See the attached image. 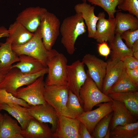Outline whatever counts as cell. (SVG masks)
<instances>
[{"mask_svg":"<svg viewBox=\"0 0 138 138\" xmlns=\"http://www.w3.org/2000/svg\"><path fill=\"white\" fill-rule=\"evenodd\" d=\"M86 28L80 13H76L63 20L60 27L61 42L68 54L72 55L74 53L76 40L86 32Z\"/></svg>","mask_w":138,"mask_h":138,"instance_id":"obj_1","label":"cell"},{"mask_svg":"<svg viewBox=\"0 0 138 138\" xmlns=\"http://www.w3.org/2000/svg\"><path fill=\"white\" fill-rule=\"evenodd\" d=\"M12 47L14 52L18 56L24 54L32 57L46 67H47L46 63L49 58L57 51L54 49L49 51L46 49L39 28L34 32L32 38L27 42L19 45H12Z\"/></svg>","mask_w":138,"mask_h":138,"instance_id":"obj_2","label":"cell"},{"mask_svg":"<svg viewBox=\"0 0 138 138\" xmlns=\"http://www.w3.org/2000/svg\"><path fill=\"white\" fill-rule=\"evenodd\" d=\"M48 72L47 67L37 73L27 75L23 74L17 68H13L1 80L0 89H5L15 97L17 90L19 88L30 84L40 77L47 74Z\"/></svg>","mask_w":138,"mask_h":138,"instance_id":"obj_3","label":"cell"},{"mask_svg":"<svg viewBox=\"0 0 138 138\" xmlns=\"http://www.w3.org/2000/svg\"><path fill=\"white\" fill-rule=\"evenodd\" d=\"M67 59L62 53L57 51L51 55L46 63L48 72L45 85H67Z\"/></svg>","mask_w":138,"mask_h":138,"instance_id":"obj_4","label":"cell"},{"mask_svg":"<svg viewBox=\"0 0 138 138\" xmlns=\"http://www.w3.org/2000/svg\"><path fill=\"white\" fill-rule=\"evenodd\" d=\"M87 78L79 91L81 104L84 112L91 110L93 108L102 102L112 101V99L103 93L87 71Z\"/></svg>","mask_w":138,"mask_h":138,"instance_id":"obj_5","label":"cell"},{"mask_svg":"<svg viewBox=\"0 0 138 138\" xmlns=\"http://www.w3.org/2000/svg\"><path fill=\"white\" fill-rule=\"evenodd\" d=\"M60 23L54 14L48 12L45 13L39 27L43 44L48 51H50L54 44L60 32Z\"/></svg>","mask_w":138,"mask_h":138,"instance_id":"obj_6","label":"cell"},{"mask_svg":"<svg viewBox=\"0 0 138 138\" xmlns=\"http://www.w3.org/2000/svg\"><path fill=\"white\" fill-rule=\"evenodd\" d=\"M44 75L41 76L25 87L17 90L15 97L22 99L31 106L45 104L43 91L45 85Z\"/></svg>","mask_w":138,"mask_h":138,"instance_id":"obj_7","label":"cell"},{"mask_svg":"<svg viewBox=\"0 0 138 138\" xmlns=\"http://www.w3.org/2000/svg\"><path fill=\"white\" fill-rule=\"evenodd\" d=\"M69 89L67 85H45L43 95L45 100L58 114L65 108Z\"/></svg>","mask_w":138,"mask_h":138,"instance_id":"obj_8","label":"cell"},{"mask_svg":"<svg viewBox=\"0 0 138 138\" xmlns=\"http://www.w3.org/2000/svg\"><path fill=\"white\" fill-rule=\"evenodd\" d=\"M84 65L82 61L77 60L67 65L66 68L67 85L69 90L77 96L81 104L79 91L87 78Z\"/></svg>","mask_w":138,"mask_h":138,"instance_id":"obj_9","label":"cell"},{"mask_svg":"<svg viewBox=\"0 0 138 138\" xmlns=\"http://www.w3.org/2000/svg\"><path fill=\"white\" fill-rule=\"evenodd\" d=\"M87 68V72L99 89L102 91L103 82L105 75L107 62L90 54H85L82 61Z\"/></svg>","mask_w":138,"mask_h":138,"instance_id":"obj_10","label":"cell"},{"mask_svg":"<svg viewBox=\"0 0 138 138\" xmlns=\"http://www.w3.org/2000/svg\"><path fill=\"white\" fill-rule=\"evenodd\" d=\"M97 105L99 107L97 109L84 112L76 118L86 126L91 135L96 125L100 120L113 111L112 101Z\"/></svg>","mask_w":138,"mask_h":138,"instance_id":"obj_11","label":"cell"},{"mask_svg":"<svg viewBox=\"0 0 138 138\" xmlns=\"http://www.w3.org/2000/svg\"><path fill=\"white\" fill-rule=\"evenodd\" d=\"M47 11L45 8L39 6L29 7L18 14L16 21L31 32L34 33L38 29L44 15Z\"/></svg>","mask_w":138,"mask_h":138,"instance_id":"obj_12","label":"cell"},{"mask_svg":"<svg viewBox=\"0 0 138 138\" xmlns=\"http://www.w3.org/2000/svg\"><path fill=\"white\" fill-rule=\"evenodd\" d=\"M80 123L76 118L59 116L56 128L53 133L54 138H80Z\"/></svg>","mask_w":138,"mask_h":138,"instance_id":"obj_13","label":"cell"},{"mask_svg":"<svg viewBox=\"0 0 138 138\" xmlns=\"http://www.w3.org/2000/svg\"><path fill=\"white\" fill-rule=\"evenodd\" d=\"M107 63L102 91L108 95L110 89L120 78L125 69L122 61L118 58H111Z\"/></svg>","mask_w":138,"mask_h":138,"instance_id":"obj_14","label":"cell"},{"mask_svg":"<svg viewBox=\"0 0 138 138\" xmlns=\"http://www.w3.org/2000/svg\"><path fill=\"white\" fill-rule=\"evenodd\" d=\"M27 110L31 116L41 122L50 123L54 132L55 130L58 116L57 112L51 105L47 103L31 106L27 108Z\"/></svg>","mask_w":138,"mask_h":138,"instance_id":"obj_15","label":"cell"},{"mask_svg":"<svg viewBox=\"0 0 138 138\" xmlns=\"http://www.w3.org/2000/svg\"><path fill=\"white\" fill-rule=\"evenodd\" d=\"M97 16L99 19L96 24V31L94 39L99 43L104 41L109 42L115 35V17L106 19L104 12L99 13Z\"/></svg>","mask_w":138,"mask_h":138,"instance_id":"obj_16","label":"cell"},{"mask_svg":"<svg viewBox=\"0 0 138 138\" xmlns=\"http://www.w3.org/2000/svg\"><path fill=\"white\" fill-rule=\"evenodd\" d=\"M113 114L110 127L112 130L118 125H124L135 122L136 118L126 107L124 104L120 101L112 100Z\"/></svg>","mask_w":138,"mask_h":138,"instance_id":"obj_17","label":"cell"},{"mask_svg":"<svg viewBox=\"0 0 138 138\" xmlns=\"http://www.w3.org/2000/svg\"><path fill=\"white\" fill-rule=\"evenodd\" d=\"M54 132L46 123L34 118L29 121L26 128L22 130L23 138H54Z\"/></svg>","mask_w":138,"mask_h":138,"instance_id":"obj_18","label":"cell"},{"mask_svg":"<svg viewBox=\"0 0 138 138\" xmlns=\"http://www.w3.org/2000/svg\"><path fill=\"white\" fill-rule=\"evenodd\" d=\"M95 7L86 2L76 5L74 9L76 13H80L85 21L88 31V37L94 38L96 31V24L99 17L94 13Z\"/></svg>","mask_w":138,"mask_h":138,"instance_id":"obj_19","label":"cell"},{"mask_svg":"<svg viewBox=\"0 0 138 138\" xmlns=\"http://www.w3.org/2000/svg\"><path fill=\"white\" fill-rule=\"evenodd\" d=\"M19 61V56L13 51L11 40L8 38L6 42L0 43V73L5 75L11 69L13 64Z\"/></svg>","mask_w":138,"mask_h":138,"instance_id":"obj_20","label":"cell"},{"mask_svg":"<svg viewBox=\"0 0 138 138\" xmlns=\"http://www.w3.org/2000/svg\"><path fill=\"white\" fill-rule=\"evenodd\" d=\"M12 45H19L26 43L33 37L34 33L29 31L20 23L16 20L11 24L8 29Z\"/></svg>","mask_w":138,"mask_h":138,"instance_id":"obj_21","label":"cell"},{"mask_svg":"<svg viewBox=\"0 0 138 138\" xmlns=\"http://www.w3.org/2000/svg\"><path fill=\"white\" fill-rule=\"evenodd\" d=\"M7 111L16 119L20 124L22 130L26 128L30 121L33 118L29 115L27 108L14 103L0 104V111Z\"/></svg>","mask_w":138,"mask_h":138,"instance_id":"obj_22","label":"cell"},{"mask_svg":"<svg viewBox=\"0 0 138 138\" xmlns=\"http://www.w3.org/2000/svg\"><path fill=\"white\" fill-rule=\"evenodd\" d=\"M19 61L11 68L16 67L24 74L31 75L40 71L46 67L39 61L31 56L22 54L19 56Z\"/></svg>","mask_w":138,"mask_h":138,"instance_id":"obj_23","label":"cell"},{"mask_svg":"<svg viewBox=\"0 0 138 138\" xmlns=\"http://www.w3.org/2000/svg\"><path fill=\"white\" fill-rule=\"evenodd\" d=\"M115 18V34L120 35L128 30L138 29V18L131 14L118 12Z\"/></svg>","mask_w":138,"mask_h":138,"instance_id":"obj_24","label":"cell"},{"mask_svg":"<svg viewBox=\"0 0 138 138\" xmlns=\"http://www.w3.org/2000/svg\"><path fill=\"white\" fill-rule=\"evenodd\" d=\"M108 95L113 100L123 103L128 109L138 118V91L125 93H111Z\"/></svg>","mask_w":138,"mask_h":138,"instance_id":"obj_25","label":"cell"},{"mask_svg":"<svg viewBox=\"0 0 138 138\" xmlns=\"http://www.w3.org/2000/svg\"><path fill=\"white\" fill-rule=\"evenodd\" d=\"M22 128L16 120L8 114H3V119L0 132V138H23Z\"/></svg>","mask_w":138,"mask_h":138,"instance_id":"obj_26","label":"cell"},{"mask_svg":"<svg viewBox=\"0 0 138 138\" xmlns=\"http://www.w3.org/2000/svg\"><path fill=\"white\" fill-rule=\"evenodd\" d=\"M84 112L83 106L78 97L69 90L65 108L58 114V116L62 115L70 118H76Z\"/></svg>","mask_w":138,"mask_h":138,"instance_id":"obj_27","label":"cell"},{"mask_svg":"<svg viewBox=\"0 0 138 138\" xmlns=\"http://www.w3.org/2000/svg\"><path fill=\"white\" fill-rule=\"evenodd\" d=\"M111 50V58H118L122 60L125 57L133 56V52L123 41L120 35L115 34L113 40L109 42Z\"/></svg>","mask_w":138,"mask_h":138,"instance_id":"obj_28","label":"cell"},{"mask_svg":"<svg viewBox=\"0 0 138 138\" xmlns=\"http://www.w3.org/2000/svg\"><path fill=\"white\" fill-rule=\"evenodd\" d=\"M110 138H138V121L117 126L110 131Z\"/></svg>","mask_w":138,"mask_h":138,"instance_id":"obj_29","label":"cell"},{"mask_svg":"<svg viewBox=\"0 0 138 138\" xmlns=\"http://www.w3.org/2000/svg\"><path fill=\"white\" fill-rule=\"evenodd\" d=\"M138 91V86L130 79L125 69L120 78L110 89L109 94L111 93H125Z\"/></svg>","mask_w":138,"mask_h":138,"instance_id":"obj_30","label":"cell"},{"mask_svg":"<svg viewBox=\"0 0 138 138\" xmlns=\"http://www.w3.org/2000/svg\"><path fill=\"white\" fill-rule=\"evenodd\" d=\"M91 4L102 8L108 14L109 18H113L115 13L121 10L116 9L121 0H86Z\"/></svg>","mask_w":138,"mask_h":138,"instance_id":"obj_31","label":"cell"},{"mask_svg":"<svg viewBox=\"0 0 138 138\" xmlns=\"http://www.w3.org/2000/svg\"><path fill=\"white\" fill-rule=\"evenodd\" d=\"M113 113L108 114L103 118L95 127L91 135L93 138H103L108 130Z\"/></svg>","mask_w":138,"mask_h":138,"instance_id":"obj_32","label":"cell"},{"mask_svg":"<svg viewBox=\"0 0 138 138\" xmlns=\"http://www.w3.org/2000/svg\"><path fill=\"white\" fill-rule=\"evenodd\" d=\"M8 103L18 104L27 108L31 106L25 100L16 97L5 89H0V104Z\"/></svg>","mask_w":138,"mask_h":138,"instance_id":"obj_33","label":"cell"},{"mask_svg":"<svg viewBox=\"0 0 138 138\" xmlns=\"http://www.w3.org/2000/svg\"><path fill=\"white\" fill-rule=\"evenodd\" d=\"M117 6L119 9L127 11L138 18V0H121Z\"/></svg>","mask_w":138,"mask_h":138,"instance_id":"obj_34","label":"cell"},{"mask_svg":"<svg viewBox=\"0 0 138 138\" xmlns=\"http://www.w3.org/2000/svg\"><path fill=\"white\" fill-rule=\"evenodd\" d=\"M122 39L125 41V44L131 49L133 43L138 40V29L134 30H128L124 31L120 35Z\"/></svg>","mask_w":138,"mask_h":138,"instance_id":"obj_35","label":"cell"},{"mask_svg":"<svg viewBox=\"0 0 138 138\" xmlns=\"http://www.w3.org/2000/svg\"><path fill=\"white\" fill-rule=\"evenodd\" d=\"M122 61L125 69H133L138 68V60L133 56L125 57Z\"/></svg>","mask_w":138,"mask_h":138,"instance_id":"obj_36","label":"cell"},{"mask_svg":"<svg viewBox=\"0 0 138 138\" xmlns=\"http://www.w3.org/2000/svg\"><path fill=\"white\" fill-rule=\"evenodd\" d=\"M98 45V51L99 54L105 57L106 59L111 52L107 42L104 41L99 43Z\"/></svg>","mask_w":138,"mask_h":138,"instance_id":"obj_37","label":"cell"},{"mask_svg":"<svg viewBox=\"0 0 138 138\" xmlns=\"http://www.w3.org/2000/svg\"><path fill=\"white\" fill-rule=\"evenodd\" d=\"M126 73L130 79L138 86V68L135 69H125Z\"/></svg>","mask_w":138,"mask_h":138,"instance_id":"obj_38","label":"cell"},{"mask_svg":"<svg viewBox=\"0 0 138 138\" xmlns=\"http://www.w3.org/2000/svg\"><path fill=\"white\" fill-rule=\"evenodd\" d=\"M79 133L80 138H93L86 126L83 123L81 122L80 127Z\"/></svg>","mask_w":138,"mask_h":138,"instance_id":"obj_39","label":"cell"},{"mask_svg":"<svg viewBox=\"0 0 138 138\" xmlns=\"http://www.w3.org/2000/svg\"><path fill=\"white\" fill-rule=\"evenodd\" d=\"M9 36L8 29L4 26L0 27V38L3 37H8Z\"/></svg>","mask_w":138,"mask_h":138,"instance_id":"obj_40","label":"cell"},{"mask_svg":"<svg viewBox=\"0 0 138 138\" xmlns=\"http://www.w3.org/2000/svg\"><path fill=\"white\" fill-rule=\"evenodd\" d=\"M131 49L133 52H138V40L133 43Z\"/></svg>","mask_w":138,"mask_h":138,"instance_id":"obj_41","label":"cell"},{"mask_svg":"<svg viewBox=\"0 0 138 138\" xmlns=\"http://www.w3.org/2000/svg\"><path fill=\"white\" fill-rule=\"evenodd\" d=\"M3 119V114L0 113V132Z\"/></svg>","mask_w":138,"mask_h":138,"instance_id":"obj_42","label":"cell"},{"mask_svg":"<svg viewBox=\"0 0 138 138\" xmlns=\"http://www.w3.org/2000/svg\"><path fill=\"white\" fill-rule=\"evenodd\" d=\"M133 56L136 59L138 60V52H133Z\"/></svg>","mask_w":138,"mask_h":138,"instance_id":"obj_43","label":"cell"},{"mask_svg":"<svg viewBox=\"0 0 138 138\" xmlns=\"http://www.w3.org/2000/svg\"><path fill=\"white\" fill-rule=\"evenodd\" d=\"M4 76L0 73V79L1 80L3 78Z\"/></svg>","mask_w":138,"mask_h":138,"instance_id":"obj_44","label":"cell"},{"mask_svg":"<svg viewBox=\"0 0 138 138\" xmlns=\"http://www.w3.org/2000/svg\"><path fill=\"white\" fill-rule=\"evenodd\" d=\"M83 2H86V0H83Z\"/></svg>","mask_w":138,"mask_h":138,"instance_id":"obj_45","label":"cell"},{"mask_svg":"<svg viewBox=\"0 0 138 138\" xmlns=\"http://www.w3.org/2000/svg\"><path fill=\"white\" fill-rule=\"evenodd\" d=\"M1 80V79H0V82Z\"/></svg>","mask_w":138,"mask_h":138,"instance_id":"obj_46","label":"cell"}]
</instances>
